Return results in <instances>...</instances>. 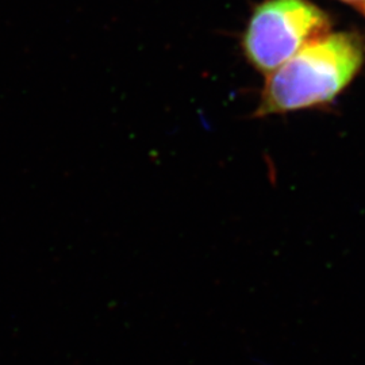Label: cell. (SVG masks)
I'll return each instance as SVG.
<instances>
[{
	"label": "cell",
	"instance_id": "obj_2",
	"mask_svg": "<svg viewBox=\"0 0 365 365\" xmlns=\"http://www.w3.org/2000/svg\"><path fill=\"white\" fill-rule=\"evenodd\" d=\"M329 29L327 14L307 0H267L249 21L244 52L252 66L269 75Z\"/></svg>",
	"mask_w": 365,
	"mask_h": 365
},
{
	"label": "cell",
	"instance_id": "obj_1",
	"mask_svg": "<svg viewBox=\"0 0 365 365\" xmlns=\"http://www.w3.org/2000/svg\"><path fill=\"white\" fill-rule=\"evenodd\" d=\"M364 63L361 41L348 33H327L268 75L259 115L327 105L356 78Z\"/></svg>",
	"mask_w": 365,
	"mask_h": 365
},
{
	"label": "cell",
	"instance_id": "obj_3",
	"mask_svg": "<svg viewBox=\"0 0 365 365\" xmlns=\"http://www.w3.org/2000/svg\"><path fill=\"white\" fill-rule=\"evenodd\" d=\"M342 1H346V3H354V4H361V6H365V0H342Z\"/></svg>",
	"mask_w": 365,
	"mask_h": 365
}]
</instances>
